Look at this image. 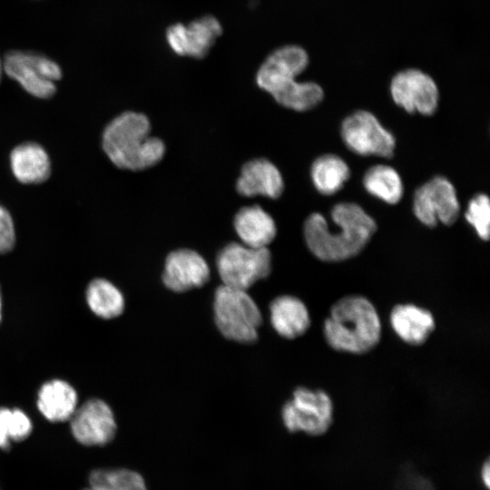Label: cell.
Wrapping results in <instances>:
<instances>
[{"label":"cell","mask_w":490,"mask_h":490,"mask_svg":"<svg viewBox=\"0 0 490 490\" xmlns=\"http://www.w3.org/2000/svg\"><path fill=\"white\" fill-rule=\"evenodd\" d=\"M332 230L325 217L315 212L304 223V237L310 252L318 260L338 262L358 255L376 231L377 224L359 205L336 204L330 212Z\"/></svg>","instance_id":"1"},{"label":"cell","mask_w":490,"mask_h":490,"mask_svg":"<svg viewBox=\"0 0 490 490\" xmlns=\"http://www.w3.org/2000/svg\"><path fill=\"white\" fill-rule=\"evenodd\" d=\"M322 334L333 350L364 355L373 350L381 340V319L368 298L349 294L332 304L323 321Z\"/></svg>","instance_id":"2"},{"label":"cell","mask_w":490,"mask_h":490,"mask_svg":"<svg viewBox=\"0 0 490 490\" xmlns=\"http://www.w3.org/2000/svg\"><path fill=\"white\" fill-rule=\"evenodd\" d=\"M148 118L140 113L124 112L113 119L102 136L103 149L118 168L142 171L158 163L165 152L162 140L150 135Z\"/></svg>","instance_id":"3"},{"label":"cell","mask_w":490,"mask_h":490,"mask_svg":"<svg viewBox=\"0 0 490 490\" xmlns=\"http://www.w3.org/2000/svg\"><path fill=\"white\" fill-rule=\"evenodd\" d=\"M213 310L216 326L226 338L243 344L257 340L262 316L247 290L220 285L215 290Z\"/></svg>","instance_id":"4"},{"label":"cell","mask_w":490,"mask_h":490,"mask_svg":"<svg viewBox=\"0 0 490 490\" xmlns=\"http://www.w3.org/2000/svg\"><path fill=\"white\" fill-rule=\"evenodd\" d=\"M281 419L290 433L320 436L328 433L334 422V404L324 389L297 387L284 404Z\"/></svg>","instance_id":"5"},{"label":"cell","mask_w":490,"mask_h":490,"mask_svg":"<svg viewBox=\"0 0 490 490\" xmlns=\"http://www.w3.org/2000/svg\"><path fill=\"white\" fill-rule=\"evenodd\" d=\"M216 267L222 285L247 290L271 271L268 248H252L232 242L217 255Z\"/></svg>","instance_id":"6"},{"label":"cell","mask_w":490,"mask_h":490,"mask_svg":"<svg viewBox=\"0 0 490 490\" xmlns=\"http://www.w3.org/2000/svg\"><path fill=\"white\" fill-rule=\"evenodd\" d=\"M3 72L31 95L47 99L56 92L62 77L60 66L50 58L34 52L11 51L5 56Z\"/></svg>","instance_id":"7"},{"label":"cell","mask_w":490,"mask_h":490,"mask_svg":"<svg viewBox=\"0 0 490 490\" xmlns=\"http://www.w3.org/2000/svg\"><path fill=\"white\" fill-rule=\"evenodd\" d=\"M341 137L347 147L357 154L385 158L394 155V135L368 111H357L348 115L342 122Z\"/></svg>","instance_id":"8"},{"label":"cell","mask_w":490,"mask_h":490,"mask_svg":"<svg viewBox=\"0 0 490 490\" xmlns=\"http://www.w3.org/2000/svg\"><path fill=\"white\" fill-rule=\"evenodd\" d=\"M413 211L417 220L428 227H435L438 221L453 224L460 211L454 185L442 176L431 179L415 191Z\"/></svg>","instance_id":"9"},{"label":"cell","mask_w":490,"mask_h":490,"mask_svg":"<svg viewBox=\"0 0 490 490\" xmlns=\"http://www.w3.org/2000/svg\"><path fill=\"white\" fill-rule=\"evenodd\" d=\"M221 34L220 22L212 15H204L187 24L179 22L171 24L165 38L177 55L202 59Z\"/></svg>","instance_id":"10"},{"label":"cell","mask_w":490,"mask_h":490,"mask_svg":"<svg viewBox=\"0 0 490 490\" xmlns=\"http://www.w3.org/2000/svg\"><path fill=\"white\" fill-rule=\"evenodd\" d=\"M393 101L409 113L433 114L438 105L439 92L434 79L421 70L398 72L390 83Z\"/></svg>","instance_id":"11"},{"label":"cell","mask_w":490,"mask_h":490,"mask_svg":"<svg viewBox=\"0 0 490 490\" xmlns=\"http://www.w3.org/2000/svg\"><path fill=\"white\" fill-rule=\"evenodd\" d=\"M69 421L74 437L87 446L107 445L117 430L113 410L99 398L89 399L77 407Z\"/></svg>","instance_id":"12"},{"label":"cell","mask_w":490,"mask_h":490,"mask_svg":"<svg viewBox=\"0 0 490 490\" xmlns=\"http://www.w3.org/2000/svg\"><path fill=\"white\" fill-rule=\"evenodd\" d=\"M210 268L198 252L189 249L172 251L165 260L162 281L170 290L181 293L203 286Z\"/></svg>","instance_id":"13"},{"label":"cell","mask_w":490,"mask_h":490,"mask_svg":"<svg viewBox=\"0 0 490 490\" xmlns=\"http://www.w3.org/2000/svg\"><path fill=\"white\" fill-rule=\"evenodd\" d=\"M258 86L272 95L280 105L298 112L310 110L324 97L321 86L314 82H299L297 77H256Z\"/></svg>","instance_id":"14"},{"label":"cell","mask_w":490,"mask_h":490,"mask_svg":"<svg viewBox=\"0 0 490 490\" xmlns=\"http://www.w3.org/2000/svg\"><path fill=\"white\" fill-rule=\"evenodd\" d=\"M389 323L395 334L409 346H421L436 328L433 313L414 303L396 304L389 313Z\"/></svg>","instance_id":"15"},{"label":"cell","mask_w":490,"mask_h":490,"mask_svg":"<svg viewBox=\"0 0 490 490\" xmlns=\"http://www.w3.org/2000/svg\"><path fill=\"white\" fill-rule=\"evenodd\" d=\"M236 189L240 195L253 197L261 195L279 198L284 182L278 168L267 159H254L241 168Z\"/></svg>","instance_id":"16"},{"label":"cell","mask_w":490,"mask_h":490,"mask_svg":"<svg viewBox=\"0 0 490 490\" xmlns=\"http://www.w3.org/2000/svg\"><path fill=\"white\" fill-rule=\"evenodd\" d=\"M270 319L274 330L286 339H295L309 328L311 318L306 304L298 297L281 295L270 305Z\"/></svg>","instance_id":"17"},{"label":"cell","mask_w":490,"mask_h":490,"mask_svg":"<svg viewBox=\"0 0 490 490\" xmlns=\"http://www.w3.org/2000/svg\"><path fill=\"white\" fill-rule=\"evenodd\" d=\"M10 166L15 179L24 184H39L51 174V162L45 149L33 142L15 146L10 153Z\"/></svg>","instance_id":"18"},{"label":"cell","mask_w":490,"mask_h":490,"mask_svg":"<svg viewBox=\"0 0 490 490\" xmlns=\"http://www.w3.org/2000/svg\"><path fill=\"white\" fill-rule=\"evenodd\" d=\"M78 396L66 381L53 379L42 385L36 406L40 413L51 422L68 421L75 411Z\"/></svg>","instance_id":"19"},{"label":"cell","mask_w":490,"mask_h":490,"mask_svg":"<svg viewBox=\"0 0 490 490\" xmlns=\"http://www.w3.org/2000/svg\"><path fill=\"white\" fill-rule=\"evenodd\" d=\"M234 228L242 244L252 248H267L277 233L272 217L258 205L241 208L234 218Z\"/></svg>","instance_id":"20"},{"label":"cell","mask_w":490,"mask_h":490,"mask_svg":"<svg viewBox=\"0 0 490 490\" xmlns=\"http://www.w3.org/2000/svg\"><path fill=\"white\" fill-rule=\"evenodd\" d=\"M309 63L304 48L287 44L272 51L258 69L256 77L291 75L298 77Z\"/></svg>","instance_id":"21"},{"label":"cell","mask_w":490,"mask_h":490,"mask_svg":"<svg viewBox=\"0 0 490 490\" xmlns=\"http://www.w3.org/2000/svg\"><path fill=\"white\" fill-rule=\"evenodd\" d=\"M86 302L92 312L103 319L119 317L124 310L122 293L105 279H93L86 289Z\"/></svg>","instance_id":"22"},{"label":"cell","mask_w":490,"mask_h":490,"mask_svg":"<svg viewBox=\"0 0 490 490\" xmlns=\"http://www.w3.org/2000/svg\"><path fill=\"white\" fill-rule=\"evenodd\" d=\"M310 175L318 192L332 195L338 191L350 176L348 164L335 154H324L312 163Z\"/></svg>","instance_id":"23"},{"label":"cell","mask_w":490,"mask_h":490,"mask_svg":"<svg viewBox=\"0 0 490 490\" xmlns=\"http://www.w3.org/2000/svg\"><path fill=\"white\" fill-rule=\"evenodd\" d=\"M363 185L368 193L388 204L397 203L404 192L401 177L388 165L369 168L364 175Z\"/></svg>","instance_id":"24"},{"label":"cell","mask_w":490,"mask_h":490,"mask_svg":"<svg viewBox=\"0 0 490 490\" xmlns=\"http://www.w3.org/2000/svg\"><path fill=\"white\" fill-rule=\"evenodd\" d=\"M83 490H148L143 476L128 468H101L89 475V487Z\"/></svg>","instance_id":"25"},{"label":"cell","mask_w":490,"mask_h":490,"mask_svg":"<svg viewBox=\"0 0 490 490\" xmlns=\"http://www.w3.org/2000/svg\"><path fill=\"white\" fill-rule=\"evenodd\" d=\"M33 430L29 416L19 408L0 407V448L8 450L12 442L27 438Z\"/></svg>","instance_id":"26"},{"label":"cell","mask_w":490,"mask_h":490,"mask_svg":"<svg viewBox=\"0 0 490 490\" xmlns=\"http://www.w3.org/2000/svg\"><path fill=\"white\" fill-rule=\"evenodd\" d=\"M465 218L475 229L481 240H488L490 235V202L486 194L479 193L470 200Z\"/></svg>","instance_id":"27"},{"label":"cell","mask_w":490,"mask_h":490,"mask_svg":"<svg viewBox=\"0 0 490 490\" xmlns=\"http://www.w3.org/2000/svg\"><path fill=\"white\" fill-rule=\"evenodd\" d=\"M15 244V230L9 211L0 205V254L11 251Z\"/></svg>","instance_id":"28"},{"label":"cell","mask_w":490,"mask_h":490,"mask_svg":"<svg viewBox=\"0 0 490 490\" xmlns=\"http://www.w3.org/2000/svg\"><path fill=\"white\" fill-rule=\"evenodd\" d=\"M479 477L483 486L486 489H490V461L485 459L481 465L479 470Z\"/></svg>","instance_id":"29"},{"label":"cell","mask_w":490,"mask_h":490,"mask_svg":"<svg viewBox=\"0 0 490 490\" xmlns=\"http://www.w3.org/2000/svg\"><path fill=\"white\" fill-rule=\"evenodd\" d=\"M2 320V299H1V293H0V322Z\"/></svg>","instance_id":"30"},{"label":"cell","mask_w":490,"mask_h":490,"mask_svg":"<svg viewBox=\"0 0 490 490\" xmlns=\"http://www.w3.org/2000/svg\"><path fill=\"white\" fill-rule=\"evenodd\" d=\"M2 73H3V64L0 60V81H1V78H2Z\"/></svg>","instance_id":"31"}]
</instances>
